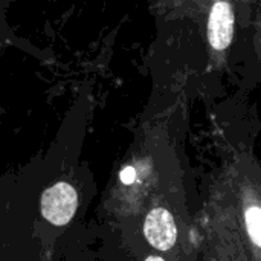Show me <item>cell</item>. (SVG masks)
<instances>
[{
    "mask_svg": "<svg viewBox=\"0 0 261 261\" xmlns=\"http://www.w3.org/2000/svg\"><path fill=\"white\" fill-rule=\"evenodd\" d=\"M246 226L249 237L252 242L261 248V208L260 206H251L246 210Z\"/></svg>",
    "mask_w": 261,
    "mask_h": 261,
    "instance_id": "277c9868",
    "label": "cell"
},
{
    "mask_svg": "<svg viewBox=\"0 0 261 261\" xmlns=\"http://www.w3.org/2000/svg\"><path fill=\"white\" fill-rule=\"evenodd\" d=\"M135 177H136V173H135V170L130 168V167H127V168L121 173V180H122L124 184H132V182L135 180Z\"/></svg>",
    "mask_w": 261,
    "mask_h": 261,
    "instance_id": "5b68a950",
    "label": "cell"
},
{
    "mask_svg": "<svg viewBox=\"0 0 261 261\" xmlns=\"http://www.w3.org/2000/svg\"><path fill=\"white\" fill-rule=\"evenodd\" d=\"M145 261H165L164 258H161V257H154V255H151V257H148Z\"/></svg>",
    "mask_w": 261,
    "mask_h": 261,
    "instance_id": "8992f818",
    "label": "cell"
},
{
    "mask_svg": "<svg viewBox=\"0 0 261 261\" xmlns=\"http://www.w3.org/2000/svg\"><path fill=\"white\" fill-rule=\"evenodd\" d=\"M144 234L153 248L159 251L171 249L177 239V228L173 216L164 208L151 210L144 223Z\"/></svg>",
    "mask_w": 261,
    "mask_h": 261,
    "instance_id": "7a4b0ae2",
    "label": "cell"
},
{
    "mask_svg": "<svg viewBox=\"0 0 261 261\" xmlns=\"http://www.w3.org/2000/svg\"><path fill=\"white\" fill-rule=\"evenodd\" d=\"M234 38V11L231 3L217 2L213 5L208 18V40L213 49H226Z\"/></svg>",
    "mask_w": 261,
    "mask_h": 261,
    "instance_id": "3957f363",
    "label": "cell"
},
{
    "mask_svg": "<svg viewBox=\"0 0 261 261\" xmlns=\"http://www.w3.org/2000/svg\"><path fill=\"white\" fill-rule=\"evenodd\" d=\"M76 191L66 182L55 184L41 196V214L49 223L55 226L67 225L76 213Z\"/></svg>",
    "mask_w": 261,
    "mask_h": 261,
    "instance_id": "6da1fadb",
    "label": "cell"
}]
</instances>
